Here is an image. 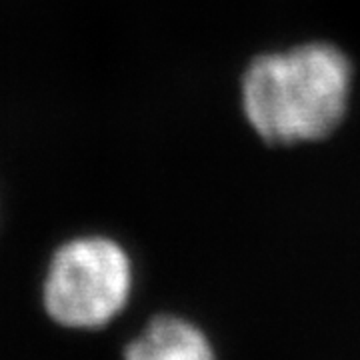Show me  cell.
Wrapping results in <instances>:
<instances>
[{
    "instance_id": "cell-1",
    "label": "cell",
    "mask_w": 360,
    "mask_h": 360,
    "mask_svg": "<svg viewBox=\"0 0 360 360\" xmlns=\"http://www.w3.org/2000/svg\"><path fill=\"white\" fill-rule=\"evenodd\" d=\"M352 66L328 42L257 56L243 77V110L262 141L296 144L328 136L347 112Z\"/></svg>"
},
{
    "instance_id": "cell-2",
    "label": "cell",
    "mask_w": 360,
    "mask_h": 360,
    "mask_svg": "<svg viewBox=\"0 0 360 360\" xmlns=\"http://www.w3.org/2000/svg\"><path fill=\"white\" fill-rule=\"evenodd\" d=\"M132 288V266L110 238H78L52 258L44 304L52 319L70 328H96L124 309Z\"/></svg>"
},
{
    "instance_id": "cell-3",
    "label": "cell",
    "mask_w": 360,
    "mask_h": 360,
    "mask_svg": "<svg viewBox=\"0 0 360 360\" xmlns=\"http://www.w3.org/2000/svg\"><path fill=\"white\" fill-rule=\"evenodd\" d=\"M127 360H217L206 335L179 316H158L124 352Z\"/></svg>"
}]
</instances>
